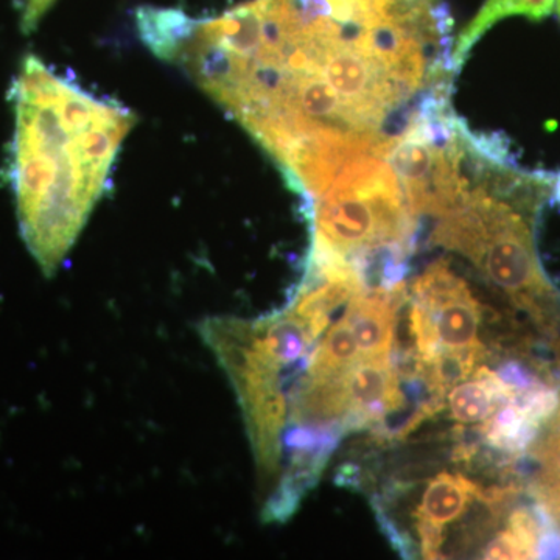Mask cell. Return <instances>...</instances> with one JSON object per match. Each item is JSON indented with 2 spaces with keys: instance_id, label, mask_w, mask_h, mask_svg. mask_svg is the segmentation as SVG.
<instances>
[{
  "instance_id": "cell-1",
  "label": "cell",
  "mask_w": 560,
  "mask_h": 560,
  "mask_svg": "<svg viewBox=\"0 0 560 560\" xmlns=\"http://www.w3.org/2000/svg\"><path fill=\"white\" fill-rule=\"evenodd\" d=\"M11 102L10 180L21 234L43 271L54 275L101 200L136 117L35 55L22 61Z\"/></svg>"
},
{
  "instance_id": "cell-2",
  "label": "cell",
  "mask_w": 560,
  "mask_h": 560,
  "mask_svg": "<svg viewBox=\"0 0 560 560\" xmlns=\"http://www.w3.org/2000/svg\"><path fill=\"white\" fill-rule=\"evenodd\" d=\"M341 385L348 404V415L342 422L346 431L375 429L386 415L405 405L399 374L389 359L357 361L342 374Z\"/></svg>"
},
{
  "instance_id": "cell-3",
  "label": "cell",
  "mask_w": 560,
  "mask_h": 560,
  "mask_svg": "<svg viewBox=\"0 0 560 560\" xmlns=\"http://www.w3.org/2000/svg\"><path fill=\"white\" fill-rule=\"evenodd\" d=\"M408 300L410 294L405 282L393 289L363 290L350 298L345 316L355 337L361 360L389 359L396 315Z\"/></svg>"
},
{
  "instance_id": "cell-4",
  "label": "cell",
  "mask_w": 560,
  "mask_h": 560,
  "mask_svg": "<svg viewBox=\"0 0 560 560\" xmlns=\"http://www.w3.org/2000/svg\"><path fill=\"white\" fill-rule=\"evenodd\" d=\"M481 488L463 475L444 471L431 480L425 489L416 517L425 518L444 526L458 521L474 499H478Z\"/></svg>"
},
{
  "instance_id": "cell-5",
  "label": "cell",
  "mask_w": 560,
  "mask_h": 560,
  "mask_svg": "<svg viewBox=\"0 0 560 560\" xmlns=\"http://www.w3.org/2000/svg\"><path fill=\"white\" fill-rule=\"evenodd\" d=\"M540 425L541 423L526 415L517 401L512 400L501 405L478 430L486 444L495 451L506 455H521L537 440Z\"/></svg>"
},
{
  "instance_id": "cell-6",
  "label": "cell",
  "mask_w": 560,
  "mask_h": 560,
  "mask_svg": "<svg viewBox=\"0 0 560 560\" xmlns=\"http://www.w3.org/2000/svg\"><path fill=\"white\" fill-rule=\"evenodd\" d=\"M534 458L539 464V475L533 485L537 504L550 512L558 521L560 515V405L555 418L548 423L540 440L530 445Z\"/></svg>"
},
{
  "instance_id": "cell-7",
  "label": "cell",
  "mask_w": 560,
  "mask_h": 560,
  "mask_svg": "<svg viewBox=\"0 0 560 560\" xmlns=\"http://www.w3.org/2000/svg\"><path fill=\"white\" fill-rule=\"evenodd\" d=\"M418 528L420 545H422V556L425 559H441V547L444 544V529L436 523L418 518L416 523Z\"/></svg>"
},
{
  "instance_id": "cell-8",
  "label": "cell",
  "mask_w": 560,
  "mask_h": 560,
  "mask_svg": "<svg viewBox=\"0 0 560 560\" xmlns=\"http://www.w3.org/2000/svg\"><path fill=\"white\" fill-rule=\"evenodd\" d=\"M485 559H526L525 552H523L521 545L517 540L512 537L510 530L504 529L499 533L485 552H482Z\"/></svg>"
},
{
  "instance_id": "cell-9",
  "label": "cell",
  "mask_w": 560,
  "mask_h": 560,
  "mask_svg": "<svg viewBox=\"0 0 560 560\" xmlns=\"http://www.w3.org/2000/svg\"><path fill=\"white\" fill-rule=\"evenodd\" d=\"M55 0H25L22 9L21 28L24 33H32L38 27L40 20L54 5Z\"/></svg>"
},
{
  "instance_id": "cell-10",
  "label": "cell",
  "mask_w": 560,
  "mask_h": 560,
  "mask_svg": "<svg viewBox=\"0 0 560 560\" xmlns=\"http://www.w3.org/2000/svg\"><path fill=\"white\" fill-rule=\"evenodd\" d=\"M550 202L555 208L560 209V172L552 175Z\"/></svg>"
},
{
  "instance_id": "cell-11",
  "label": "cell",
  "mask_w": 560,
  "mask_h": 560,
  "mask_svg": "<svg viewBox=\"0 0 560 560\" xmlns=\"http://www.w3.org/2000/svg\"><path fill=\"white\" fill-rule=\"evenodd\" d=\"M556 10H558L559 20H560V0H556Z\"/></svg>"
},
{
  "instance_id": "cell-12",
  "label": "cell",
  "mask_w": 560,
  "mask_h": 560,
  "mask_svg": "<svg viewBox=\"0 0 560 560\" xmlns=\"http://www.w3.org/2000/svg\"><path fill=\"white\" fill-rule=\"evenodd\" d=\"M558 521L560 522V515H559V518H558Z\"/></svg>"
}]
</instances>
